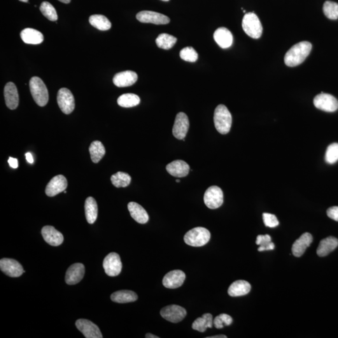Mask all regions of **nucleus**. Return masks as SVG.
Masks as SVG:
<instances>
[{"mask_svg":"<svg viewBox=\"0 0 338 338\" xmlns=\"http://www.w3.org/2000/svg\"><path fill=\"white\" fill-rule=\"evenodd\" d=\"M312 45L308 41L300 42L291 47L284 57L287 66L293 67L301 64L309 55Z\"/></svg>","mask_w":338,"mask_h":338,"instance_id":"nucleus-1","label":"nucleus"},{"mask_svg":"<svg viewBox=\"0 0 338 338\" xmlns=\"http://www.w3.org/2000/svg\"><path fill=\"white\" fill-rule=\"evenodd\" d=\"M214 122L216 129L221 134L229 133L232 125V115L224 105H219L214 112Z\"/></svg>","mask_w":338,"mask_h":338,"instance_id":"nucleus-2","label":"nucleus"},{"mask_svg":"<svg viewBox=\"0 0 338 338\" xmlns=\"http://www.w3.org/2000/svg\"><path fill=\"white\" fill-rule=\"evenodd\" d=\"M30 89L33 98L38 106H45L49 99L48 92L45 84L38 76L32 77L30 81Z\"/></svg>","mask_w":338,"mask_h":338,"instance_id":"nucleus-3","label":"nucleus"},{"mask_svg":"<svg viewBox=\"0 0 338 338\" xmlns=\"http://www.w3.org/2000/svg\"><path fill=\"white\" fill-rule=\"evenodd\" d=\"M242 27L244 32L251 38L258 39L262 36V25L258 16L254 12L245 14Z\"/></svg>","mask_w":338,"mask_h":338,"instance_id":"nucleus-4","label":"nucleus"},{"mask_svg":"<svg viewBox=\"0 0 338 338\" xmlns=\"http://www.w3.org/2000/svg\"><path fill=\"white\" fill-rule=\"evenodd\" d=\"M211 233L206 228L198 227L188 230L184 236V241L188 246L201 247L208 243Z\"/></svg>","mask_w":338,"mask_h":338,"instance_id":"nucleus-5","label":"nucleus"},{"mask_svg":"<svg viewBox=\"0 0 338 338\" xmlns=\"http://www.w3.org/2000/svg\"><path fill=\"white\" fill-rule=\"evenodd\" d=\"M205 204L211 209H216L222 206L224 194L222 189L218 186H211L207 188L204 196Z\"/></svg>","mask_w":338,"mask_h":338,"instance_id":"nucleus-6","label":"nucleus"},{"mask_svg":"<svg viewBox=\"0 0 338 338\" xmlns=\"http://www.w3.org/2000/svg\"><path fill=\"white\" fill-rule=\"evenodd\" d=\"M314 105L317 109L327 113H334L338 109V101L333 95L321 92L314 99Z\"/></svg>","mask_w":338,"mask_h":338,"instance_id":"nucleus-7","label":"nucleus"},{"mask_svg":"<svg viewBox=\"0 0 338 338\" xmlns=\"http://www.w3.org/2000/svg\"><path fill=\"white\" fill-rule=\"evenodd\" d=\"M57 102L62 113L67 115L71 114L75 107L74 95L71 90L66 88H62L58 91Z\"/></svg>","mask_w":338,"mask_h":338,"instance_id":"nucleus-8","label":"nucleus"},{"mask_svg":"<svg viewBox=\"0 0 338 338\" xmlns=\"http://www.w3.org/2000/svg\"><path fill=\"white\" fill-rule=\"evenodd\" d=\"M103 267L105 272L109 276L114 277L120 274L122 264L119 255L111 253L104 259Z\"/></svg>","mask_w":338,"mask_h":338,"instance_id":"nucleus-9","label":"nucleus"},{"mask_svg":"<svg viewBox=\"0 0 338 338\" xmlns=\"http://www.w3.org/2000/svg\"><path fill=\"white\" fill-rule=\"evenodd\" d=\"M186 314L187 312L184 307L175 304L165 307L160 311V315L163 318L174 323L181 322L185 318Z\"/></svg>","mask_w":338,"mask_h":338,"instance_id":"nucleus-10","label":"nucleus"},{"mask_svg":"<svg viewBox=\"0 0 338 338\" xmlns=\"http://www.w3.org/2000/svg\"><path fill=\"white\" fill-rule=\"evenodd\" d=\"M136 18L140 22L144 23L166 25L170 22V19L168 16L151 11H142L137 14Z\"/></svg>","mask_w":338,"mask_h":338,"instance_id":"nucleus-11","label":"nucleus"},{"mask_svg":"<svg viewBox=\"0 0 338 338\" xmlns=\"http://www.w3.org/2000/svg\"><path fill=\"white\" fill-rule=\"evenodd\" d=\"M189 129V120L185 113H180L177 114L175 120L173 129L174 136L179 140L185 139Z\"/></svg>","mask_w":338,"mask_h":338,"instance_id":"nucleus-12","label":"nucleus"},{"mask_svg":"<svg viewBox=\"0 0 338 338\" xmlns=\"http://www.w3.org/2000/svg\"><path fill=\"white\" fill-rule=\"evenodd\" d=\"M0 269L7 276L12 277H20L25 272L22 265L13 259H2L0 261Z\"/></svg>","mask_w":338,"mask_h":338,"instance_id":"nucleus-13","label":"nucleus"},{"mask_svg":"<svg viewBox=\"0 0 338 338\" xmlns=\"http://www.w3.org/2000/svg\"><path fill=\"white\" fill-rule=\"evenodd\" d=\"M76 328L87 338H103L100 329L94 323L87 319H80L76 321Z\"/></svg>","mask_w":338,"mask_h":338,"instance_id":"nucleus-14","label":"nucleus"},{"mask_svg":"<svg viewBox=\"0 0 338 338\" xmlns=\"http://www.w3.org/2000/svg\"><path fill=\"white\" fill-rule=\"evenodd\" d=\"M68 186L66 178L62 175L53 177L46 186L45 193L49 197H54L64 192Z\"/></svg>","mask_w":338,"mask_h":338,"instance_id":"nucleus-15","label":"nucleus"},{"mask_svg":"<svg viewBox=\"0 0 338 338\" xmlns=\"http://www.w3.org/2000/svg\"><path fill=\"white\" fill-rule=\"evenodd\" d=\"M186 279V274L181 270H171L163 278L162 284L165 288L176 289L183 285Z\"/></svg>","mask_w":338,"mask_h":338,"instance_id":"nucleus-16","label":"nucleus"},{"mask_svg":"<svg viewBox=\"0 0 338 338\" xmlns=\"http://www.w3.org/2000/svg\"><path fill=\"white\" fill-rule=\"evenodd\" d=\"M41 234L45 242L50 246H58L64 242V235L53 226L46 225L42 228Z\"/></svg>","mask_w":338,"mask_h":338,"instance_id":"nucleus-17","label":"nucleus"},{"mask_svg":"<svg viewBox=\"0 0 338 338\" xmlns=\"http://www.w3.org/2000/svg\"><path fill=\"white\" fill-rule=\"evenodd\" d=\"M85 274V266L80 263H76L72 265L67 269L66 276H65V281L69 285H75V284L80 283L81 279L83 278Z\"/></svg>","mask_w":338,"mask_h":338,"instance_id":"nucleus-18","label":"nucleus"},{"mask_svg":"<svg viewBox=\"0 0 338 338\" xmlns=\"http://www.w3.org/2000/svg\"><path fill=\"white\" fill-rule=\"evenodd\" d=\"M4 96L8 108L11 110L17 108L19 104V95L15 84L13 82L6 83L4 89Z\"/></svg>","mask_w":338,"mask_h":338,"instance_id":"nucleus-19","label":"nucleus"},{"mask_svg":"<svg viewBox=\"0 0 338 338\" xmlns=\"http://www.w3.org/2000/svg\"><path fill=\"white\" fill-rule=\"evenodd\" d=\"M138 80V75L133 71H125L116 74L113 78V82L118 87H127L134 85Z\"/></svg>","mask_w":338,"mask_h":338,"instance_id":"nucleus-20","label":"nucleus"},{"mask_svg":"<svg viewBox=\"0 0 338 338\" xmlns=\"http://www.w3.org/2000/svg\"><path fill=\"white\" fill-rule=\"evenodd\" d=\"M312 236L308 232L304 233L293 245L292 252L296 257H300L305 253L306 249L310 246L312 242Z\"/></svg>","mask_w":338,"mask_h":338,"instance_id":"nucleus-21","label":"nucleus"},{"mask_svg":"<svg viewBox=\"0 0 338 338\" xmlns=\"http://www.w3.org/2000/svg\"><path fill=\"white\" fill-rule=\"evenodd\" d=\"M166 170L171 176L176 177L187 176L190 171V167L184 160H177L170 163L166 166Z\"/></svg>","mask_w":338,"mask_h":338,"instance_id":"nucleus-22","label":"nucleus"},{"mask_svg":"<svg viewBox=\"0 0 338 338\" xmlns=\"http://www.w3.org/2000/svg\"><path fill=\"white\" fill-rule=\"evenodd\" d=\"M214 38L218 45L222 48H228L232 45V34L225 27L217 29L214 34Z\"/></svg>","mask_w":338,"mask_h":338,"instance_id":"nucleus-23","label":"nucleus"},{"mask_svg":"<svg viewBox=\"0 0 338 338\" xmlns=\"http://www.w3.org/2000/svg\"><path fill=\"white\" fill-rule=\"evenodd\" d=\"M128 209L132 218L136 222L142 225L148 222L149 219L148 214L141 205L134 202H130L128 204Z\"/></svg>","mask_w":338,"mask_h":338,"instance_id":"nucleus-24","label":"nucleus"},{"mask_svg":"<svg viewBox=\"0 0 338 338\" xmlns=\"http://www.w3.org/2000/svg\"><path fill=\"white\" fill-rule=\"evenodd\" d=\"M251 284L248 281L238 280L234 282L228 289V294L232 297H242L250 292Z\"/></svg>","mask_w":338,"mask_h":338,"instance_id":"nucleus-25","label":"nucleus"},{"mask_svg":"<svg viewBox=\"0 0 338 338\" xmlns=\"http://www.w3.org/2000/svg\"><path fill=\"white\" fill-rule=\"evenodd\" d=\"M20 36L25 43L32 44V45H38L44 40L43 34L41 32L37 30L29 29V28L23 30L21 32Z\"/></svg>","mask_w":338,"mask_h":338,"instance_id":"nucleus-26","label":"nucleus"},{"mask_svg":"<svg viewBox=\"0 0 338 338\" xmlns=\"http://www.w3.org/2000/svg\"><path fill=\"white\" fill-rule=\"evenodd\" d=\"M338 246V239L336 237L333 236L326 237L319 243L318 249H317V255L320 257H325L334 251Z\"/></svg>","mask_w":338,"mask_h":338,"instance_id":"nucleus-27","label":"nucleus"},{"mask_svg":"<svg viewBox=\"0 0 338 338\" xmlns=\"http://www.w3.org/2000/svg\"><path fill=\"white\" fill-rule=\"evenodd\" d=\"M85 212L87 222L92 225L97 220L98 216V206L94 198L89 197L86 199Z\"/></svg>","mask_w":338,"mask_h":338,"instance_id":"nucleus-28","label":"nucleus"},{"mask_svg":"<svg viewBox=\"0 0 338 338\" xmlns=\"http://www.w3.org/2000/svg\"><path fill=\"white\" fill-rule=\"evenodd\" d=\"M138 299V296L134 291L121 290L113 293L111 295L113 301L117 303H127L134 302Z\"/></svg>","mask_w":338,"mask_h":338,"instance_id":"nucleus-29","label":"nucleus"},{"mask_svg":"<svg viewBox=\"0 0 338 338\" xmlns=\"http://www.w3.org/2000/svg\"><path fill=\"white\" fill-rule=\"evenodd\" d=\"M214 325L213 317L211 314L206 313L203 314L200 318L195 319L192 323L193 330L198 332L204 333L206 332L207 328H213Z\"/></svg>","mask_w":338,"mask_h":338,"instance_id":"nucleus-30","label":"nucleus"},{"mask_svg":"<svg viewBox=\"0 0 338 338\" xmlns=\"http://www.w3.org/2000/svg\"><path fill=\"white\" fill-rule=\"evenodd\" d=\"M89 151L92 162H99L106 154V149L101 142L94 141L90 144Z\"/></svg>","mask_w":338,"mask_h":338,"instance_id":"nucleus-31","label":"nucleus"},{"mask_svg":"<svg viewBox=\"0 0 338 338\" xmlns=\"http://www.w3.org/2000/svg\"><path fill=\"white\" fill-rule=\"evenodd\" d=\"M89 22L91 25L102 31L111 29L112 24L108 18L102 15H94L90 16Z\"/></svg>","mask_w":338,"mask_h":338,"instance_id":"nucleus-32","label":"nucleus"},{"mask_svg":"<svg viewBox=\"0 0 338 338\" xmlns=\"http://www.w3.org/2000/svg\"><path fill=\"white\" fill-rule=\"evenodd\" d=\"M141 99L138 95L134 94H125L121 95L117 99L118 106L124 108L134 107L140 104Z\"/></svg>","mask_w":338,"mask_h":338,"instance_id":"nucleus-33","label":"nucleus"},{"mask_svg":"<svg viewBox=\"0 0 338 338\" xmlns=\"http://www.w3.org/2000/svg\"><path fill=\"white\" fill-rule=\"evenodd\" d=\"M176 37L167 34H162L156 38V44L158 48L169 50L174 46L177 42Z\"/></svg>","mask_w":338,"mask_h":338,"instance_id":"nucleus-34","label":"nucleus"},{"mask_svg":"<svg viewBox=\"0 0 338 338\" xmlns=\"http://www.w3.org/2000/svg\"><path fill=\"white\" fill-rule=\"evenodd\" d=\"M113 185L117 188H126L129 186L131 182V177L125 172H118L111 177Z\"/></svg>","mask_w":338,"mask_h":338,"instance_id":"nucleus-35","label":"nucleus"},{"mask_svg":"<svg viewBox=\"0 0 338 338\" xmlns=\"http://www.w3.org/2000/svg\"><path fill=\"white\" fill-rule=\"evenodd\" d=\"M323 12L329 19L337 20L338 18V4L336 2L326 1L324 3Z\"/></svg>","mask_w":338,"mask_h":338,"instance_id":"nucleus-36","label":"nucleus"},{"mask_svg":"<svg viewBox=\"0 0 338 338\" xmlns=\"http://www.w3.org/2000/svg\"><path fill=\"white\" fill-rule=\"evenodd\" d=\"M39 10L47 19L52 22H55L58 20V15L54 7L49 2L44 1L41 4Z\"/></svg>","mask_w":338,"mask_h":338,"instance_id":"nucleus-37","label":"nucleus"},{"mask_svg":"<svg viewBox=\"0 0 338 338\" xmlns=\"http://www.w3.org/2000/svg\"><path fill=\"white\" fill-rule=\"evenodd\" d=\"M326 162L329 164H335L338 160V144L333 143L328 147L325 154Z\"/></svg>","mask_w":338,"mask_h":338,"instance_id":"nucleus-38","label":"nucleus"},{"mask_svg":"<svg viewBox=\"0 0 338 338\" xmlns=\"http://www.w3.org/2000/svg\"><path fill=\"white\" fill-rule=\"evenodd\" d=\"M180 57L184 61L195 62L198 59V53L192 47L188 46L181 51Z\"/></svg>","mask_w":338,"mask_h":338,"instance_id":"nucleus-39","label":"nucleus"},{"mask_svg":"<svg viewBox=\"0 0 338 338\" xmlns=\"http://www.w3.org/2000/svg\"><path fill=\"white\" fill-rule=\"evenodd\" d=\"M232 321V318L228 314H221L214 319V326L217 329H221L225 326H230Z\"/></svg>","mask_w":338,"mask_h":338,"instance_id":"nucleus-40","label":"nucleus"},{"mask_svg":"<svg viewBox=\"0 0 338 338\" xmlns=\"http://www.w3.org/2000/svg\"><path fill=\"white\" fill-rule=\"evenodd\" d=\"M271 242V237L269 235H259L256 239V244L260 245L258 251H268L269 244Z\"/></svg>","mask_w":338,"mask_h":338,"instance_id":"nucleus-41","label":"nucleus"},{"mask_svg":"<svg viewBox=\"0 0 338 338\" xmlns=\"http://www.w3.org/2000/svg\"><path fill=\"white\" fill-rule=\"evenodd\" d=\"M263 221L267 227L273 228L279 225V221L276 216L273 214L264 213L263 215Z\"/></svg>","mask_w":338,"mask_h":338,"instance_id":"nucleus-42","label":"nucleus"},{"mask_svg":"<svg viewBox=\"0 0 338 338\" xmlns=\"http://www.w3.org/2000/svg\"><path fill=\"white\" fill-rule=\"evenodd\" d=\"M327 215L329 218L338 222V207L334 206L329 208L327 211Z\"/></svg>","mask_w":338,"mask_h":338,"instance_id":"nucleus-43","label":"nucleus"},{"mask_svg":"<svg viewBox=\"0 0 338 338\" xmlns=\"http://www.w3.org/2000/svg\"><path fill=\"white\" fill-rule=\"evenodd\" d=\"M8 164L13 169H17L18 167V161L17 158L9 157Z\"/></svg>","mask_w":338,"mask_h":338,"instance_id":"nucleus-44","label":"nucleus"},{"mask_svg":"<svg viewBox=\"0 0 338 338\" xmlns=\"http://www.w3.org/2000/svg\"><path fill=\"white\" fill-rule=\"evenodd\" d=\"M25 156H26L27 161L29 162L30 164H33V163L34 162V157H33L31 153H27L26 154H25Z\"/></svg>","mask_w":338,"mask_h":338,"instance_id":"nucleus-45","label":"nucleus"},{"mask_svg":"<svg viewBox=\"0 0 338 338\" xmlns=\"http://www.w3.org/2000/svg\"><path fill=\"white\" fill-rule=\"evenodd\" d=\"M227 337L225 335H217L213 336V337H207V338H226Z\"/></svg>","mask_w":338,"mask_h":338,"instance_id":"nucleus-46","label":"nucleus"},{"mask_svg":"<svg viewBox=\"0 0 338 338\" xmlns=\"http://www.w3.org/2000/svg\"><path fill=\"white\" fill-rule=\"evenodd\" d=\"M146 338H159V337H157V336L153 335L152 334H150V333H148V334H147L146 336Z\"/></svg>","mask_w":338,"mask_h":338,"instance_id":"nucleus-47","label":"nucleus"},{"mask_svg":"<svg viewBox=\"0 0 338 338\" xmlns=\"http://www.w3.org/2000/svg\"><path fill=\"white\" fill-rule=\"evenodd\" d=\"M58 1L62 2V3H64L68 4L71 3V0H58Z\"/></svg>","mask_w":338,"mask_h":338,"instance_id":"nucleus-48","label":"nucleus"},{"mask_svg":"<svg viewBox=\"0 0 338 338\" xmlns=\"http://www.w3.org/2000/svg\"><path fill=\"white\" fill-rule=\"evenodd\" d=\"M20 1L25 2V3H27L29 0H20Z\"/></svg>","mask_w":338,"mask_h":338,"instance_id":"nucleus-49","label":"nucleus"},{"mask_svg":"<svg viewBox=\"0 0 338 338\" xmlns=\"http://www.w3.org/2000/svg\"><path fill=\"white\" fill-rule=\"evenodd\" d=\"M180 182L181 181L179 180V179H177V180H176V183H180Z\"/></svg>","mask_w":338,"mask_h":338,"instance_id":"nucleus-50","label":"nucleus"},{"mask_svg":"<svg viewBox=\"0 0 338 338\" xmlns=\"http://www.w3.org/2000/svg\"><path fill=\"white\" fill-rule=\"evenodd\" d=\"M161 1H169V0H161Z\"/></svg>","mask_w":338,"mask_h":338,"instance_id":"nucleus-51","label":"nucleus"}]
</instances>
